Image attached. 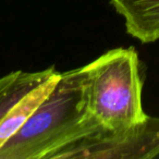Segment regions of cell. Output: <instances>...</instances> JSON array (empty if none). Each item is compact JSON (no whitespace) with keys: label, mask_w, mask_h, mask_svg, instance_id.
<instances>
[{"label":"cell","mask_w":159,"mask_h":159,"mask_svg":"<svg viewBox=\"0 0 159 159\" xmlns=\"http://www.w3.org/2000/svg\"><path fill=\"white\" fill-rule=\"evenodd\" d=\"M159 156V117L120 130L99 129L62 148L53 159H150Z\"/></svg>","instance_id":"3957f363"},{"label":"cell","mask_w":159,"mask_h":159,"mask_svg":"<svg viewBox=\"0 0 159 159\" xmlns=\"http://www.w3.org/2000/svg\"><path fill=\"white\" fill-rule=\"evenodd\" d=\"M58 73L52 66L37 72L13 71L0 77V122L25 94Z\"/></svg>","instance_id":"8992f818"},{"label":"cell","mask_w":159,"mask_h":159,"mask_svg":"<svg viewBox=\"0 0 159 159\" xmlns=\"http://www.w3.org/2000/svg\"><path fill=\"white\" fill-rule=\"evenodd\" d=\"M59 77L60 72L30 91L11 107L2 121L0 122V148L22 128L38 106L46 99L57 84Z\"/></svg>","instance_id":"5b68a950"},{"label":"cell","mask_w":159,"mask_h":159,"mask_svg":"<svg viewBox=\"0 0 159 159\" xmlns=\"http://www.w3.org/2000/svg\"><path fill=\"white\" fill-rule=\"evenodd\" d=\"M86 106L107 130H120L144 121L143 80L136 50L115 48L82 66Z\"/></svg>","instance_id":"7a4b0ae2"},{"label":"cell","mask_w":159,"mask_h":159,"mask_svg":"<svg viewBox=\"0 0 159 159\" xmlns=\"http://www.w3.org/2000/svg\"><path fill=\"white\" fill-rule=\"evenodd\" d=\"M126 33L143 44L159 40V0H110Z\"/></svg>","instance_id":"277c9868"},{"label":"cell","mask_w":159,"mask_h":159,"mask_svg":"<svg viewBox=\"0 0 159 159\" xmlns=\"http://www.w3.org/2000/svg\"><path fill=\"white\" fill-rule=\"evenodd\" d=\"M102 126L86 106L82 68L60 73L46 99L0 148V159H53Z\"/></svg>","instance_id":"6da1fadb"}]
</instances>
